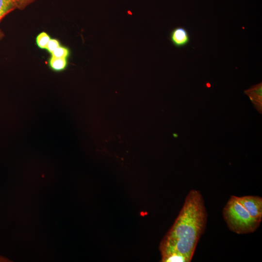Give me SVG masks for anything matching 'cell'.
I'll list each match as a JSON object with an SVG mask.
<instances>
[{
  "label": "cell",
  "instance_id": "1",
  "mask_svg": "<svg viewBox=\"0 0 262 262\" xmlns=\"http://www.w3.org/2000/svg\"><path fill=\"white\" fill-rule=\"evenodd\" d=\"M207 218L201 194L198 190H190L174 224L161 243L173 247L191 262L205 230Z\"/></svg>",
  "mask_w": 262,
  "mask_h": 262
},
{
  "label": "cell",
  "instance_id": "2",
  "mask_svg": "<svg viewBox=\"0 0 262 262\" xmlns=\"http://www.w3.org/2000/svg\"><path fill=\"white\" fill-rule=\"evenodd\" d=\"M222 213L229 229L238 234L252 233L261 224L251 216L235 196H230Z\"/></svg>",
  "mask_w": 262,
  "mask_h": 262
},
{
  "label": "cell",
  "instance_id": "3",
  "mask_svg": "<svg viewBox=\"0 0 262 262\" xmlns=\"http://www.w3.org/2000/svg\"><path fill=\"white\" fill-rule=\"evenodd\" d=\"M238 199L252 217L259 222L262 219V198L259 196H246Z\"/></svg>",
  "mask_w": 262,
  "mask_h": 262
},
{
  "label": "cell",
  "instance_id": "4",
  "mask_svg": "<svg viewBox=\"0 0 262 262\" xmlns=\"http://www.w3.org/2000/svg\"><path fill=\"white\" fill-rule=\"evenodd\" d=\"M159 250L163 262H189L184 255L169 245L161 243Z\"/></svg>",
  "mask_w": 262,
  "mask_h": 262
},
{
  "label": "cell",
  "instance_id": "5",
  "mask_svg": "<svg viewBox=\"0 0 262 262\" xmlns=\"http://www.w3.org/2000/svg\"><path fill=\"white\" fill-rule=\"evenodd\" d=\"M169 39L172 44L177 48L185 46L190 41L188 31L182 27H177L171 31Z\"/></svg>",
  "mask_w": 262,
  "mask_h": 262
},
{
  "label": "cell",
  "instance_id": "6",
  "mask_svg": "<svg viewBox=\"0 0 262 262\" xmlns=\"http://www.w3.org/2000/svg\"><path fill=\"white\" fill-rule=\"evenodd\" d=\"M253 103L255 109L261 114L262 111V82L253 85L244 91Z\"/></svg>",
  "mask_w": 262,
  "mask_h": 262
},
{
  "label": "cell",
  "instance_id": "7",
  "mask_svg": "<svg viewBox=\"0 0 262 262\" xmlns=\"http://www.w3.org/2000/svg\"><path fill=\"white\" fill-rule=\"evenodd\" d=\"M67 65V59L65 58H57L51 56L49 61V67L52 70L56 72L64 70Z\"/></svg>",
  "mask_w": 262,
  "mask_h": 262
},
{
  "label": "cell",
  "instance_id": "8",
  "mask_svg": "<svg viewBox=\"0 0 262 262\" xmlns=\"http://www.w3.org/2000/svg\"><path fill=\"white\" fill-rule=\"evenodd\" d=\"M16 7V0H0V20Z\"/></svg>",
  "mask_w": 262,
  "mask_h": 262
},
{
  "label": "cell",
  "instance_id": "9",
  "mask_svg": "<svg viewBox=\"0 0 262 262\" xmlns=\"http://www.w3.org/2000/svg\"><path fill=\"white\" fill-rule=\"evenodd\" d=\"M50 39V36L46 33L42 32L37 36L36 42L39 48L42 49H46Z\"/></svg>",
  "mask_w": 262,
  "mask_h": 262
},
{
  "label": "cell",
  "instance_id": "10",
  "mask_svg": "<svg viewBox=\"0 0 262 262\" xmlns=\"http://www.w3.org/2000/svg\"><path fill=\"white\" fill-rule=\"evenodd\" d=\"M70 51L68 48L59 46L52 53V56L57 58H66L69 55Z\"/></svg>",
  "mask_w": 262,
  "mask_h": 262
},
{
  "label": "cell",
  "instance_id": "11",
  "mask_svg": "<svg viewBox=\"0 0 262 262\" xmlns=\"http://www.w3.org/2000/svg\"><path fill=\"white\" fill-rule=\"evenodd\" d=\"M60 46V43L57 39H50L48 42L46 49L51 53L58 47Z\"/></svg>",
  "mask_w": 262,
  "mask_h": 262
},
{
  "label": "cell",
  "instance_id": "12",
  "mask_svg": "<svg viewBox=\"0 0 262 262\" xmlns=\"http://www.w3.org/2000/svg\"><path fill=\"white\" fill-rule=\"evenodd\" d=\"M32 0H16V7H22Z\"/></svg>",
  "mask_w": 262,
  "mask_h": 262
}]
</instances>
